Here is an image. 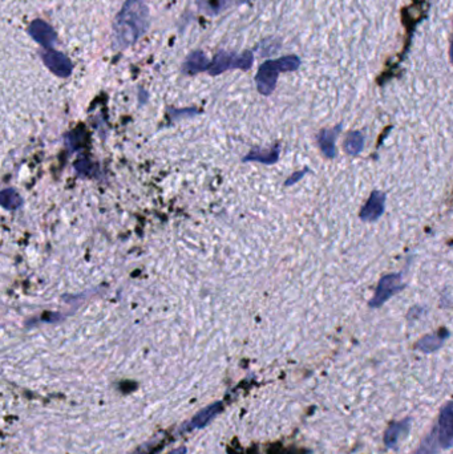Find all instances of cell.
Returning a JSON list of instances; mask_svg holds the SVG:
<instances>
[{"label": "cell", "instance_id": "1", "mask_svg": "<svg viewBox=\"0 0 453 454\" xmlns=\"http://www.w3.org/2000/svg\"><path fill=\"white\" fill-rule=\"evenodd\" d=\"M149 28V8L144 0H126L114 22L112 45L116 51L126 49L141 39Z\"/></svg>", "mask_w": 453, "mask_h": 454}, {"label": "cell", "instance_id": "2", "mask_svg": "<svg viewBox=\"0 0 453 454\" xmlns=\"http://www.w3.org/2000/svg\"><path fill=\"white\" fill-rule=\"evenodd\" d=\"M301 67V59L298 56L289 55L267 60L262 64L258 73L255 75V83L260 93L263 96H270L277 87V80L281 72H294Z\"/></svg>", "mask_w": 453, "mask_h": 454}, {"label": "cell", "instance_id": "3", "mask_svg": "<svg viewBox=\"0 0 453 454\" xmlns=\"http://www.w3.org/2000/svg\"><path fill=\"white\" fill-rule=\"evenodd\" d=\"M254 63V55L251 51H246L243 54L229 52V51H219L210 61V67L207 69L209 75L218 76L230 69H241L249 71Z\"/></svg>", "mask_w": 453, "mask_h": 454}, {"label": "cell", "instance_id": "4", "mask_svg": "<svg viewBox=\"0 0 453 454\" xmlns=\"http://www.w3.org/2000/svg\"><path fill=\"white\" fill-rule=\"evenodd\" d=\"M437 437L440 449H451L453 446V401H448L442 405L437 424L433 428Z\"/></svg>", "mask_w": 453, "mask_h": 454}, {"label": "cell", "instance_id": "5", "mask_svg": "<svg viewBox=\"0 0 453 454\" xmlns=\"http://www.w3.org/2000/svg\"><path fill=\"white\" fill-rule=\"evenodd\" d=\"M404 287L400 274H388L379 280L378 288L375 291L373 299L370 300V307L378 309L382 307L387 300L391 299L397 292Z\"/></svg>", "mask_w": 453, "mask_h": 454}, {"label": "cell", "instance_id": "6", "mask_svg": "<svg viewBox=\"0 0 453 454\" xmlns=\"http://www.w3.org/2000/svg\"><path fill=\"white\" fill-rule=\"evenodd\" d=\"M40 57L46 66L57 78H66L72 75L73 66L67 56L55 49H46L40 52Z\"/></svg>", "mask_w": 453, "mask_h": 454}, {"label": "cell", "instance_id": "7", "mask_svg": "<svg viewBox=\"0 0 453 454\" xmlns=\"http://www.w3.org/2000/svg\"><path fill=\"white\" fill-rule=\"evenodd\" d=\"M28 34L34 39L37 44L43 45L44 48H51L56 44L57 34L51 24L36 19L28 25Z\"/></svg>", "mask_w": 453, "mask_h": 454}, {"label": "cell", "instance_id": "8", "mask_svg": "<svg viewBox=\"0 0 453 454\" xmlns=\"http://www.w3.org/2000/svg\"><path fill=\"white\" fill-rule=\"evenodd\" d=\"M385 194L382 191L371 193L370 198L361 210V220L364 222L378 221L385 213Z\"/></svg>", "mask_w": 453, "mask_h": 454}, {"label": "cell", "instance_id": "9", "mask_svg": "<svg viewBox=\"0 0 453 454\" xmlns=\"http://www.w3.org/2000/svg\"><path fill=\"white\" fill-rule=\"evenodd\" d=\"M250 0H195L197 8L207 16H217L231 7L245 4Z\"/></svg>", "mask_w": 453, "mask_h": 454}, {"label": "cell", "instance_id": "10", "mask_svg": "<svg viewBox=\"0 0 453 454\" xmlns=\"http://www.w3.org/2000/svg\"><path fill=\"white\" fill-rule=\"evenodd\" d=\"M411 429V419H406V420L399 421V422H394L391 424L385 433V445L387 448H397V443L404 438L409 433Z\"/></svg>", "mask_w": 453, "mask_h": 454}, {"label": "cell", "instance_id": "11", "mask_svg": "<svg viewBox=\"0 0 453 454\" xmlns=\"http://www.w3.org/2000/svg\"><path fill=\"white\" fill-rule=\"evenodd\" d=\"M340 126H337V128H331V129H323L320 133L318 134V145H319L322 153L327 158H334L337 155L335 141L338 138Z\"/></svg>", "mask_w": 453, "mask_h": 454}, {"label": "cell", "instance_id": "12", "mask_svg": "<svg viewBox=\"0 0 453 454\" xmlns=\"http://www.w3.org/2000/svg\"><path fill=\"white\" fill-rule=\"evenodd\" d=\"M222 410V404L221 402H215L213 405L206 407L205 410H200L192 420L189 421L185 425L186 431H193V429H198L203 428L206 424H209L210 421L215 419V416Z\"/></svg>", "mask_w": 453, "mask_h": 454}, {"label": "cell", "instance_id": "13", "mask_svg": "<svg viewBox=\"0 0 453 454\" xmlns=\"http://www.w3.org/2000/svg\"><path fill=\"white\" fill-rule=\"evenodd\" d=\"M209 67H210V61L207 56L205 55L203 51H194L185 59L182 71L188 75H195L203 71H207Z\"/></svg>", "mask_w": 453, "mask_h": 454}, {"label": "cell", "instance_id": "14", "mask_svg": "<svg viewBox=\"0 0 453 454\" xmlns=\"http://www.w3.org/2000/svg\"><path fill=\"white\" fill-rule=\"evenodd\" d=\"M449 336V333L447 331L444 333H432V335H427L424 337H421L418 343V348L421 352L424 354H430L437 351L439 348H442V344L445 342V339Z\"/></svg>", "mask_w": 453, "mask_h": 454}, {"label": "cell", "instance_id": "15", "mask_svg": "<svg viewBox=\"0 0 453 454\" xmlns=\"http://www.w3.org/2000/svg\"><path fill=\"white\" fill-rule=\"evenodd\" d=\"M364 148V136L362 132L351 131L347 133L344 141V150L350 155H358Z\"/></svg>", "mask_w": 453, "mask_h": 454}, {"label": "cell", "instance_id": "16", "mask_svg": "<svg viewBox=\"0 0 453 454\" xmlns=\"http://www.w3.org/2000/svg\"><path fill=\"white\" fill-rule=\"evenodd\" d=\"M279 158V146H275L272 150H253L249 155L245 157V161H258L262 164H274Z\"/></svg>", "mask_w": 453, "mask_h": 454}, {"label": "cell", "instance_id": "17", "mask_svg": "<svg viewBox=\"0 0 453 454\" xmlns=\"http://www.w3.org/2000/svg\"><path fill=\"white\" fill-rule=\"evenodd\" d=\"M0 202L6 210H15L23 203L20 196L13 189H4L0 194Z\"/></svg>", "mask_w": 453, "mask_h": 454}, {"label": "cell", "instance_id": "18", "mask_svg": "<svg viewBox=\"0 0 453 454\" xmlns=\"http://www.w3.org/2000/svg\"><path fill=\"white\" fill-rule=\"evenodd\" d=\"M440 449V445L437 443L436 432L432 429V432L428 433L424 440L420 443L418 450L415 454H437Z\"/></svg>", "mask_w": 453, "mask_h": 454}, {"label": "cell", "instance_id": "19", "mask_svg": "<svg viewBox=\"0 0 453 454\" xmlns=\"http://www.w3.org/2000/svg\"><path fill=\"white\" fill-rule=\"evenodd\" d=\"M305 170L303 172H298V173H294L291 177L289 178L287 181H286V186H291V185H294L295 182L296 181H299L301 178L305 176Z\"/></svg>", "mask_w": 453, "mask_h": 454}, {"label": "cell", "instance_id": "20", "mask_svg": "<svg viewBox=\"0 0 453 454\" xmlns=\"http://www.w3.org/2000/svg\"><path fill=\"white\" fill-rule=\"evenodd\" d=\"M186 453V449L185 448H179V449H176V450H173V452H170L169 454H185Z\"/></svg>", "mask_w": 453, "mask_h": 454}, {"label": "cell", "instance_id": "21", "mask_svg": "<svg viewBox=\"0 0 453 454\" xmlns=\"http://www.w3.org/2000/svg\"><path fill=\"white\" fill-rule=\"evenodd\" d=\"M449 59H451V63L453 64V35L452 40H451V47H449Z\"/></svg>", "mask_w": 453, "mask_h": 454}]
</instances>
